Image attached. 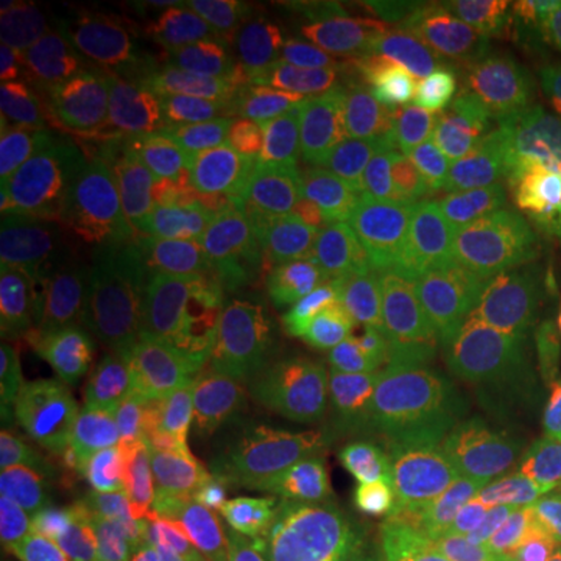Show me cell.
I'll use <instances>...</instances> for the list:
<instances>
[{
    "label": "cell",
    "instance_id": "6da1fadb",
    "mask_svg": "<svg viewBox=\"0 0 561 561\" xmlns=\"http://www.w3.org/2000/svg\"><path fill=\"white\" fill-rule=\"evenodd\" d=\"M203 89L244 157L328 234L458 271L515 234L494 229L432 94L380 53L271 32Z\"/></svg>",
    "mask_w": 561,
    "mask_h": 561
},
{
    "label": "cell",
    "instance_id": "7a4b0ae2",
    "mask_svg": "<svg viewBox=\"0 0 561 561\" xmlns=\"http://www.w3.org/2000/svg\"><path fill=\"white\" fill-rule=\"evenodd\" d=\"M167 390L203 426L261 453L322 462L364 396V280L354 244L280 229L157 312Z\"/></svg>",
    "mask_w": 561,
    "mask_h": 561
},
{
    "label": "cell",
    "instance_id": "3957f363",
    "mask_svg": "<svg viewBox=\"0 0 561 561\" xmlns=\"http://www.w3.org/2000/svg\"><path fill=\"white\" fill-rule=\"evenodd\" d=\"M354 244L364 280V396L328 468L479 453L557 426L536 322L489 280Z\"/></svg>",
    "mask_w": 561,
    "mask_h": 561
},
{
    "label": "cell",
    "instance_id": "277c9868",
    "mask_svg": "<svg viewBox=\"0 0 561 561\" xmlns=\"http://www.w3.org/2000/svg\"><path fill=\"white\" fill-rule=\"evenodd\" d=\"M79 255L157 318L203 276L291 229V208L244 157L219 104L198 89L161 104L146 125L68 178Z\"/></svg>",
    "mask_w": 561,
    "mask_h": 561
},
{
    "label": "cell",
    "instance_id": "5b68a950",
    "mask_svg": "<svg viewBox=\"0 0 561 561\" xmlns=\"http://www.w3.org/2000/svg\"><path fill=\"white\" fill-rule=\"evenodd\" d=\"M0 130L62 178L110 157L157 115L161 73L136 26L104 5H5Z\"/></svg>",
    "mask_w": 561,
    "mask_h": 561
},
{
    "label": "cell",
    "instance_id": "8992f818",
    "mask_svg": "<svg viewBox=\"0 0 561 561\" xmlns=\"http://www.w3.org/2000/svg\"><path fill=\"white\" fill-rule=\"evenodd\" d=\"M5 416L151 426V385L130 322L79 271L0 280Z\"/></svg>",
    "mask_w": 561,
    "mask_h": 561
},
{
    "label": "cell",
    "instance_id": "52a82bcc",
    "mask_svg": "<svg viewBox=\"0 0 561 561\" xmlns=\"http://www.w3.org/2000/svg\"><path fill=\"white\" fill-rule=\"evenodd\" d=\"M182 462L151 426L16 421L0 442V561H68Z\"/></svg>",
    "mask_w": 561,
    "mask_h": 561
},
{
    "label": "cell",
    "instance_id": "ba28073f",
    "mask_svg": "<svg viewBox=\"0 0 561 561\" xmlns=\"http://www.w3.org/2000/svg\"><path fill=\"white\" fill-rule=\"evenodd\" d=\"M286 541L291 525L271 510L261 483L182 458L68 561H280Z\"/></svg>",
    "mask_w": 561,
    "mask_h": 561
},
{
    "label": "cell",
    "instance_id": "9c48e42d",
    "mask_svg": "<svg viewBox=\"0 0 561 561\" xmlns=\"http://www.w3.org/2000/svg\"><path fill=\"white\" fill-rule=\"evenodd\" d=\"M437 494L494 561H561V458L541 442L416 458Z\"/></svg>",
    "mask_w": 561,
    "mask_h": 561
},
{
    "label": "cell",
    "instance_id": "30bf717a",
    "mask_svg": "<svg viewBox=\"0 0 561 561\" xmlns=\"http://www.w3.org/2000/svg\"><path fill=\"white\" fill-rule=\"evenodd\" d=\"M339 473V504L322 520L348 530L369 561H494L421 483L416 458L364 462Z\"/></svg>",
    "mask_w": 561,
    "mask_h": 561
},
{
    "label": "cell",
    "instance_id": "8fae6325",
    "mask_svg": "<svg viewBox=\"0 0 561 561\" xmlns=\"http://www.w3.org/2000/svg\"><path fill=\"white\" fill-rule=\"evenodd\" d=\"M79 255V214L68 178L47 161L26 157L21 146L0 151V265L5 276L62 271Z\"/></svg>",
    "mask_w": 561,
    "mask_h": 561
},
{
    "label": "cell",
    "instance_id": "7c38bea8",
    "mask_svg": "<svg viewBox=\"0 0 561 561\" xmlns=\"http://www.w3.org/2000/svg\"><path fill=\"white\" fill-rule=\"evenodd\" d=\"M504 301H515L525 318H561V219L551 214L536 229H515L510 240L473 265Z\"/></svg>",
    "mask_w": 561,
    "mask_h": 561
},
{
    "label": "cell",
    "instance_id": "4fadbf2b",
    "mask_svg": "<svg viewBox=\"0 0 561 561\" xmlns=\"http://www.w3.org/2000/svg\"><path fill=\"white\" fill-rule=\"evenodd\" d=\"M494 110L530 151H541L561 172V32H546L541 47L520 62V73L504 79Z\"/></svg>",
    "mask_w": 561,
    "mask_h": 561
},
{
    "label": "cell",
    "instance_id": "5bb4252c",
    "mask_svg": "<svg viewBox=\"0 0 561 561\" xmlns=\"http://www.w3.org/2000/svg\"><path fill=\"white\" fill-rule=\"evenodd\" d=\"M280 561H369V557H364V546L348 530H339L328 520H307L301 530H291Z\"/></svg>",
    "mask_w": 561,
    "mask_h": 561
},
{
    "label": "cell",
    "instance_id": "9a60e30c",
    "mask_svg": "<svg viewBox=\"0 0 561 561\" xmlns=\"http://www.w3.org/2000/svg\"><path fill=\"white\" fill-rule=\"evenodd\" d=\"M530 322H536V354H541L546 396H551V411H557V426H561V318H530Z\"/></svg>",
    "mask_w": 561,
    "mask_h": 561
},
{
    "label": "cell",
    "instance_id": "2e32d148",
    "mask_svg": "<svg viewBox=\"0 0 561 561\" xmlns=\"http://www.w3.org/2000/svg\"><path fill=\"white\" fill-rule=\"evenodd\" d=\"M536 442H541V447H551V453L561 458V426H551V432H546V437H536Z\"/></svg>",
    "mask_w": 561,
    "mask_h": 561
},
{
    "label": "cell",
    "instance_id": "e0dca14e",
    "mask_svg": "<svg viewBox=\"0 0 561 561\" xmlns=\"http://www.w3.org/2000/svg\"><path fill=\"white\" fill-rule=\"evenodd\" d=\"M557 219H561V172H557Z\"/></svg>",
    "mask_w": 561,
    "mask_h": 561
}]
</instances>
